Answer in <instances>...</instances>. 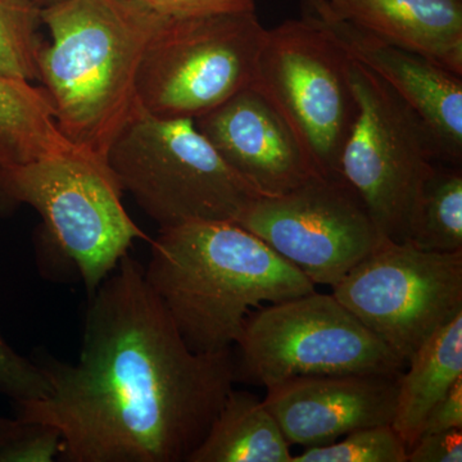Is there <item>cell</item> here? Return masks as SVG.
<instances>
[{
    "instance_id": "obj_1",
    "label": "cell",
    "mask_w": 462,
    "mask_h": 462,
    "mask_svg": "<svg viewBox=\"0 0 462 462\" xmlns=\"http://www.w3.org/2000/svg\"><path fill=\"white\" fill-rule=\"evenodd\" d=\"M88 297L79 360H42L50 394L17 420L60 430L67 462H188L236 383L233 348L190 349L127 254Z\"/></svg>"
},
{
    "instance_id": "obj_2",
    "label": "cell",
    "mask_w": 462,
    "mask_h": 462,
    "mask_svg": "<svg viewBox=\"0 0 462 462\" xmlns=\"http://www.w3.org/2000/svg\"><path fill=\"white\" fill-rule=\"evenodd\" d=\"M144 275L182 339L203 354L233 348L254 307L316 291L263 239L231 221L160 229Z\"/></svg>"
},
{
    "instance_id": "obj_3",
    "label": "cell",
    "mask_w": 462,
    "mask_h": 462,
    "mask_svg": "<svg viewBox=\"0 0 462 462\" xmlns=\"http://www.w3.org/2000/svg\"><path fill=\"white\" fill-rule=\"evenodd\" d=\"M166 17L141 0H60L42 9L51 42L39 51V81L76 148L107 162L138 107L143 56Z\"/></svg>"
},
{
    "instance_id": "obj_4",
    "label": "cell",
    "mask_w": 462,
    "mask_h": 462,
    "mask_svg": "<svg viewBox=\"0 0 462 462\" xmlns=\"http://www.w3.org/2000/svg\"><path fill=\"white\" fill-rule=\"evenodd\" d=\"M107 165L160 229L193 221L236 223L257 199L190 118H158L138 105L112 143Z\"/></svg>"
},
{
    "instance_id": "obj_5",
    "label": "cell",
    "mask_w": 462,
    "mask_h": 462,
    "mask_svg": "<svg viewBox=\"0 0 462 462\" xmlns=\"http://www.w3.org/2000/svg\"><path fill=\"white\" fill-rule=\"evenodd\" d=\"M121 193L107 162L81 149L0 169V206L27 205L39 212L88 296L135 240H151L124 208Z\"/></svg>"
},
{
    "instance_id": "obj_6",
    "label": "cell",
    "mask_w": 462,
    "mask_h": 462,
    "mask_svg": "<svg viewBox=\"0 0 462 462\" xmlns=\"http://www.w3.org/2000/svg\"><path fill=\"white\" fill-rule=\"evenodd\" d=\"M357 114L340 154V176L358 194L383 239L406 242L422 184L442 162L420 115L348 57Z\"/></svg>"
},
{
    "instance_id": "obj_7",
    "label": "cell",
    "mask_w": 462,
    "mask_h": 462,
    "mask_svg": "<svg viewBox=\"0 0 462 462\" xmlns=\"http://www.w3.org/2000/svg\"><path fill=\"white\" fill-rule=\"evenodd\" d=\"M264 32L256 9L167 16L143 56L138 105L169 120L208 114L254 83Z\"/></svg>"
},
{
    "instance_id": "obj_8",
    "label": "cell",
    "mask_w": 462,
    "mask_h": 462,
    "mask_svg": "<svg viewBox=\"0 0 462 462\" xmlns=\"http://www.w3.org/2000/svg\"><path fill=\"white\" fill-rule=\"evenodd\" d=\"M236 380L269 388L297 376L402 374L406 365L331 294L251 312L236 343Z\"/></svg>"
},
{
    "instance_id": "obj_9",
    "label": "cell",
    "mask_w": 462,
    "mask_h": 462,
    "mask_svg": "<svg viewBox=\"0 0 462 462\" xmlns=\"http://www.w3.org/2000/svg\"><path fill=\"white\" fill-rule=\"evenodd\" d=\"M296 134L322 176H340L343 145L357 114L348 57L300 16L264 32L254 83Z\"/></svg>"
},
{
    "instance_id": "obj_10",
    "label": "cell",
    "mask_w": 462,
    "mask_h": 462,
    "mask_svg": "<svg viewBox=\"0 0 462 462\" xmlns=\"http://www.w3.org/2000/svg\"><path fill=\"white\" fill-rule=\"evenodd\" d=\"M331 288L333 296L407 365L462 312V251H424L384 238Z\"/></svg>"
},
{
    "instance_id": "obj_11",
    "label": "cell",
    "mask_w": 462,
    "mask_h": 462,
    "mask_svg": "<svg viewBox=\"0 0 462 462\" xmlns=\"http://www.w3.org/2000/svg\"><path fill=\"white\" fill-rule=\"evenodd\" d=\"M315 285L334 287L382 236L342 176L314 175L287 193L258 197L236 221Z\"/></svg>"
},
{
    "instance_id": "obj_12",
    "label": "cell",
    "mask_w": 462,
    "mask_h": 462,
    "mask_svg": "<svg viewBox=\"0 0 462 462\" xmlns=\"http://www.w3.org/2000/svg\"><path fill=\"white\" fill-rule=\"evenodd\" d=\"M300 11L346 57L382 79L420 115L439 145L443 163L461 166L462 76L339 17L328 0H300Z\"/></svg>"
},
{
    "instance_id": "obj_13",
    "label": "cell",
    "mask_w": 462,
    "mask_h": 462,
    "mask_svg": "<svg viewBox=\"0 0 462 462\" xmlns=\"http://www.w3.org/2000/svg\"><path fill=\"white\" fill-rule=\"evenodd\" d=\"M400 375L297 376L266 388L263 402L289 445L311 448L354 430L392 424Z\"/></svg>"
},
{
    "instance_id": "obj_14",
    "label": "cell",
    "mask_w": 462,
    "mask_h": 462,
    "mask_svg": "<svg viewBox=\"0 0 462 462\" xmlns=\"http://www.w3.org/2000/svg\"><path fill=\"white\" fill-rule=\"evenodd\" d=\"M194 123L260 197L287 193L320 175L287 121L254 85Z\"/></svg>"
},
{
    "instance_id": "obj_15",
    "label": "cell",
    "mask_w": 462,
    "mask_h": 462,
    "mask_svg": "<svg viewBox=\"0 0 462 462\" xmlns=\"http://www.w3.org/2000/svg\"><path fill=\"white\" fill-rule=\"evenodd\" d=\"M355 25L462 76V0H328Z\"/></svg>"
},
{
    "instance_id": "obj_16",
    "label": "cell",
    "mask_w": 462,
    "mask_h": 462,
    "mask_svg": "<svg viewBox=\"0 0 462 462\" xmlns=\"http://www.w3.org/2000/svg\"><path fill=\"white\" fill-rule=\"evenodd\" d=\"M462 378V312L411 356L398 382L392 427L410 448L428 412Z\"/></svg>"
},
{
    "instance_id": "obj_17",
    "label": "cell",
    "mask_w": 462,
    "mask_h": 462,
    "mask_svg": "<svg viewBox=\"0 0 462 462\" xmlns=\"http://www.w3.org/2000/svg\"><path fill=\"white\" fill-rule=\"evenodd\" d=\"M291 445L263 400L231 389L188 462H291Z\"/></svg>"
},
{
    "instance_id": "obj_18",
    "label": "cell",
    "mask_w": 462,
    "mask_h": 462,
    "mask_svg": "<svg viewBox=\"0 0 462 462\" xmlns=\"http://www.w3.org/2000/svg\"><path fill=\"white\" fill-rule=\"evenodd\" d=\"M60 133L42 85L0 75V169L76 151Z\"/></svg>"
},
{
    "instance_id": "obj_19",
    "label": "cell",
    "mask_w": 462,
    "mask_h": 462,
    "mask_svg": "<svg viewBox=\"0 0 462 462\" xmlns=\"http://www.w3.org/2000/svg\"><path fill=\"white\" fill-rule=\"evenodd\" d=\"M461 166L437 163L422 184L406 242L424 251H462Z\"/></svg>"
},
{
    "instance_id": "obj_20",
    "label": "cell",
    "mask_w": 462,
    "mask_h": 462,
    "mask_svg": "<svg viewBox=\"0 0 462 462\" xmlns=\"http://www.w3.org/2000/svg\"><path fill=\"white\" fill-rule=\"evenodd\" d=\"M42 9L35 0H0V75L39 81Z\"/></svg>"
},
{
    "instance_id": "obj_21",
    "label": "cell",
    "mask_w": 462,
    "mask_h": 462,
    "mask_svg": "<svg viewBox=\"0 0 462 462\" xmlns=\"http://www.w3.org/2000/svg\"><path fill=\"white\" fill-rule=\"evenodd\" d=\"M409 448L392 424L363 428L329 445L305 448L291 462H407Z\"/></svg>"
},
{
    "instance_id": "obj_22",
    "label": "cell",
    "mask_w": 462,
    "mask_h": 462,
    "mask_svg": "<svg viewBox=\"0 0 462 462\" xmlns=\"http://www.w3.org/2000/svg\"><path fill=\"white\" fill-rule=\"evenodd\" d=\"M51 385L39 364L14 351L0 333V393L16 403L42 400Z\"/></svg>"
},
{
    "instance_id": "obj_23",
    "label": "cell",
    "mask_w": 462,
    "mask_h": 462,
    "mask_svg": "<svg viewBox=\"0 0 462 462\" xmlns=\"http://www.w3.org/2000/svg\"><path fill=\"white\" fill-rule=\"evenodd\" d=\"M60 452V430L51 425L21 422L16 434L0 446V462H51Z\"/></svg>"
},
{
    "instance_id": "obj_24",
    "label": "cell",
    "mask_w": 462,
    "mask_h": 462,
    "mask_svg": "<svg viewBox=\"0 0 462 462\" xmlns=\"http://www.w3.org/2000/svg\"><path fill=\"white\" fill-rule=\"evenodd\" d=\"M148 7L170 17L203 16L254 11V0H141Z\"/></svg>"
},
{
    "instance_id": "obj_25",
    "label": "cell",
    "mask_w": 462,
    "mask_h": 462,
    "mask_svg": "<svg viewBox=\"0 0 462 462\" xmlns=\"http://www.w3.org/2000/svg\"><path fill=\"white\" fill-rule=\"evenodd\" d=\"M462 430L422 434L409 448L407 462H461Z\"/></svg>"
},
{
    "instance_id": "obj_26",
    "label": "cell",
    "mask_w": 462,
    "mask_h": 462,
    "mask_svg": "<svg viewBox=\"0 0 462 462\" xmlns=\"http://www.w3.org/2000/svg\"><path fill=\"white\" fill-rule=\"evenodd\" d=\"M455 430H462V378L431 407L422 422L420 436Z\"/></svg>"
},
{
    "instance_id": "obj_27",
    "label": "cell",
    "mask_w": 462,
    "mask_h": 462,
    "mask_svg": "<svg viewBox=\"0 0 462 462\" xmlns=\"http://www.w3.org/2000/svg\"><path fill=\"white\" fill-rule=\"evenodd\" d=\"M21 422L17 420H9V419L0 418V446L7 442L9 438L14 436L20 430Z\"/></svg>"
},
{
    "instance_id": "obj_28",
    "label": "cell",
    "mask_w": 462,
    "mask_h": 462,
    "mask_svg": "<svg viewBox=\"0 0 462 462\" xmlns=\"http://www.w3.org/2000/svg\"><path fill=\"white\" fill-rule=\"evenodd\" d=\"M42 8L50 7L51 5L60 2V0H35Z\"/></svg>"
}]
</instances>
